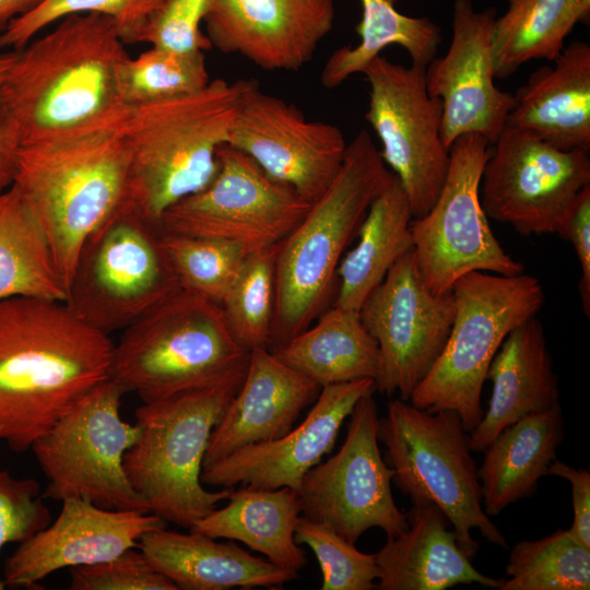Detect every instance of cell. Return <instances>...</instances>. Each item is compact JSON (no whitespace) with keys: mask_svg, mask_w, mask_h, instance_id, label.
I'll return each instance as SVG.
<instances>
[{"mask_svg":"<svg viewBox=\"0 0 590 590\" xmlns=\"http://www.w3.org/2000/svg\"><path fill=\"white\" fill-rule=\"evenodd\" d=\"M114 343L64 302L0 300V442L30 450L66 412L110 378Z\"/></svg>","mask_w":590,"mask_h":590,"instance_id":"6da1fadb","label":"cell"},{"mask_svg":"<svg viewBox=\"0 0 590 590\" xmlns=\"http://www.w3.org/2000/svg\"><path fill=\"white\" fill-rule=\"evenodd\" d=\"M115 21L72 14L16 50L0 84V105L22 142L123 118L117 71L129 55Z\"/></svg>","mask_w":590,"mask_h":590,"instance_id":"7a4b0ae2","label":"cell"},{"mask_svg":"<svg viewBox=\"0 0 590 590\" xmlns=\"http://www.w3.org/2000/svg\"><path fill=\"white\" fill-rule=\"evenodd\" d=\"M128 115L20 146L13 186L40 224L67 291L84 239L128 199Z\"/></svg>","mask_w":590,"mask_h":590,"instance_id":"3957f363","label":"cell"},{"mask_svg":"<svg viewBox=\"0 0 590 590\" xmlns=\"http://www.w3.org/2000/svg\"><path fill=\"white\" fill-rule=\"evenodd\" d=\"M392 175L369 132L361 130L347 144L333 182L278 244L270 351L320 316L334 287L342 253Z\"/></svg>","mask_w":590,"mask_h":590,"instance_id":"277c9868","label":"cell"},{"mask_svg":"<svg viewBox=\"0 0 590 590\" xmlns=\"http://www.w3.org/2000/svg\"><path fill=\"white\" fill-rule=\"evenodd\" d=\"M250 82L215 79L198 92L130 108L128 199L150 221L160 225L169 206L214 177L217 149Z\"/></svg>","mask_w":590,"mask_h":590,"instance_id":"5b68a950","label":"cell"},{"mask_svg":"<svg viewBox=\"0 0 590 590\" xmlns=\"http://www.w3.org/2000/svg\"><path fill=\"white\" fill-rule=\"evenodd\" d=\"M246 370L135 410L139 435L125 453V471L150 511L166 522L191 529L228 498L233 488L208 491L201 472L211 433Z\"/></svg>","mask_w":590,"mask_h":590,"instance_id":"8992f818","label":"cell"},{"mask_svg":"<svg viewBox=\"0 0 590 590\" xmlns=\"http://www.w3.org/2000/svg\"><path fill=\"white\" fill-rule=\"evenodd\" d=\"M249 355L221 305L180 290L123 329L110 378L149 403L244 371Z\"/></svg>","mask_w":590,"mask_h":590,"instance_id":"52a82bcc","label":"cell"},{"mask_svg":"<svg viewBox=\"0 0 590 590\" xmlns=\"http://www.w3.org/2000/svg\"><path fill=\"white\" fill-rule=\"evenodd\" d=\"M455 317L446 344L409 402L422 410L455 411L472 432L483 417L481 394L489 364L507 334L544 303L535 276L473 271L452 285Z\"/></svg>","mask_w":590,"mask_h":590,"instance_id":"ba28073f","label":"cell"},{"mask_svg":"<svg viewBox=\"0 0 590 590\" xmlns=\"http://www.w3.org/2000/svg\"><path fill=\"white\" fill-rule=\"evenodd\" d=\"M378 438L386 447L396 485L411 502L425 499L437 505L470 557L477 550L474 529L488 542L507 547L505 536L484 511L469 433L455 411L432 413L394 399L379 418Z\"/></svg>","mask_w":590,"mask_h":590,"instance_id":"9c48e42d","label":"cell"},{"mask_svg":"<svg viewBox=\"0 0 590 590\" xmlns=\"http://www.w3.org/2000/svg\"><path fill=\"white\" fill-rule=\"evenodd\" d=\"M178 291L161 226L127 199L84 239L66 304L109 334Z\"/></svg>","mask_w":590,"mask_h":590,"instance_id":"30bf717a","label":"cell"},{"mask_svg":"<svg viewBox=\"0 0 590 590\" xmlns=\"http://www.w3.org/2000/svg\"><path fill=\"white\" fill-rule=\"evenodd\" d=\"M123 393L108 378L33 444L31 450L48 482L44 498L79 497L106 509L151 512L123 467L125 453L139 435L138 426L120 416Z\"/></svg>","mask_w":590,"mask_h":590,"instance_id":"8fae6325","label":"cell"},{"mask_svg":"<svg viewBox=\"0 0 590 590\" xmlns=\"http://www.w3.org/2000/svg\"><path fill=\"white\" fill-rule=\"evenodd\" d=\"M491 145L479 134L459 137L449 149L448 173L435 203L411 221L416 263L436 294L450 292L458 279L473 271L524 272L494 236L481 204L480 186Z\"/></svg>","mask_w":590,"mask_h":590,"instance_id":"7c38bea8","label":"cell"},{"mask_svg":"<svg viewBox=\"0 0 590 590\" xmlns=\"http://www.w3.org/2000/svg\"><path fill=\"white\" fill-rule=\"evenodd\" d=\"M216 156L211 181L163 213V232L224 239L252 252L279 244L308 212L310 202L246 153L224 143Z\"/></svg>","mask_w":590,"mask_h":590,"instance_id":"4fadbf2b","label":"cell"},{"mask_svg":"<svg viewBox=\"0 0 590 590\" xmlns=\"http://www.w3.org/2000/svg\"><path fill=\"white\" fill-rule=\"evenodd\" d=\"M369 84L365 119L381 142L380 156L398 177L413 219L435 203L449 167L440 129L442 106L428 95L425 67H405L378 55L363 70Z\"/></svg>","mask_w":590,"mask_h":590,"instance_id":"5bb4252c","label":"cell"},{"mask_svg":"<svg viewBox=\"0 0 590 590\" xmlns=\"http://www.w3.org/2000/svg\"><path fill=\"white\" fill-rule=\"evenodd\" d=\"M491 146L480 186L487 217L526 236L558 234L590 185L589 152L559 150L508 123Z\"/></svg>","mask_w":590,"mask_h":590,"instance_id":"9a60e30c","label":"cell"},{"mask_svg":"<svg viewBox=\"0 0 590 590\" xmlns=\"http://www.w3.org/2000/svg\"><path fill=\"white\" fill-rule=\"evenodd\" d=\"M378 434V408L369 392L355 404L340 450L310 469L298 489L303 516L326 523L353 544L370 528L381 529L387 538L409 528L406 514L393 499L394 472L381 457Z\"/></svg>","mask_w":590,"mask_h":590,"instance_id":"2e32d148","label":"cell"},{"mask_svg":"<svg viewBox=\"0 0 590 590\" xmlns=\"http://www.w3.org/2000/svg\"><path fill=\"white\" fill-rule=\"evenodd\" d=\"M380 354L376 391L409 401L448 339L455 302L451 291L436 294L426 285L413 249L399 258L359 309Z\"/></svg>","mask_w":590,"mask_h":590,"instance_id":"e0dca14e","label":"cell"},{"mask_svg":"<svg viewBox=\"0 0 590 590\" xmlns=\"http://www.w3.org/2000/svg\"><path fill=\"white\" fill-rule=\"evenodd\" d=\"M227 144L310 203L338 176L347 146L339 127L307 119L295 105L262 92L252 79Z\"/></svg>","mask_w":590,"mask_h":590,"instance_id":"ac0fdd59","label":"cell"},{"mask_svg":"<svg viewBox=\"0 0 590 590\" xmlns=\"http://www.w3.org/2000/svg\"><path fill=\"white\" fill-rule=\"evenodd\" d=\"M496 10L479 12L471 0H455L447 52L425 68L426 90L442 106L441 140L449 150L464 134L493 144L515 106L514 94L495 85L491 36Z\"/></svg>","mask_w":590,"mask_h":590,"instance_id":"d6986e66","label":"cell"},{"mask_svg":"<svg viewBox=\"0 0 590 590\" xmlns=\"http://www.w3.org/2000/svg\"><path fill=\"white\" fill-rule=\"evenodd\" d=\"M58 518L21 542L3 568L5 587L36 588L50 574L111 559L140 538L165 528L154 514L102 508L79 497L63 499Z\"/></svg>","mask_w":590,"mask_h":590,"instance_id":"ffe728a7","label":"cell"},{"mask_svg":"<svg viewBox=\"0 0 590 590\" xmlns=\"http://www.w3.org/2000/svg\"><path fill=\"white\" fill-rule=\"evenodd\" d=\"M376 391L373 379L324 386L305 420L284 436L240 448L201 472L203 485L298 492L303 477L335 444L357 401Z\"/></svg>","mask_w":590,"mask_h":590,"instance_id":"44dd1931","label":"cell"},{"mask_svg":"<svg viewBox=\"0 0 590 590\" xmlns=\"http://www.w3.org/2000/svg\"><path fill=\"white\" fill-rule=\"evenodd\" d=\"M333 0H212L206 36L224 54L264 70L297 71L331 32Z\"/></svg>","mask_w":590,"mask_h":590,"instance_id":"7402d4cb","label":"cell"},{"mask_svg":"<svg viewBox=\"0 0 590 590\" xmlns=\"http://www.w3.org/2000/svg\"><path fill=\"white\" fill-rule=\"evenodd\" d=\"M320 389L271 351H250L243 384L211 433L202 470L240 448L284 436Z\"/></svg>","mask_w":590,"mask_h":590,"instance_id":"603a6c76","label":"cell"},{"mask_svg":"<svg viewBox=\"0 0 590 590\" xmlns=\"http://www.w3.org/2000/svg\"><path fill=\"white\" fill-rule=\"evenodd\" d=\"M408 530L375 553L380 590H445L457 585L479 583L499 588L504 579L480 573L461 546L449 520L434 503L412 502Z\"/></svg>","mask_w":590,"mask_h":590,"instance_id":"cb8c5ba5","label":"cell"},{"mask_svg":"<svg viewBox=\"0 0 590 590\" xmlns=\"http://www.w3.org/2000/svg\"><path fill=\"white\" fill-rule=\"evenodd\" d=\"M486 379L493 382V392L487 411L469 433L474 452H483L503 429L520 418L560 404L544 329L535 316L507 334Z\"/></svg>","mask_w":590,"mask_h":590,"instance_id":"d4e9b609","label":"cell"},{"mask_svg":"<svg viewBox=\"0 0 590 590\" xmlns=\"http://www.w3.org/2000/svg\"><path fill=\"white\" fill-rule=\"evenodd\" d=\"M531 73L506 123L564 151L590 150V46L573 42Z\"/></svg>","mask_w":590,"mask_h":590,"instance_id":"484cf974","label":"cell"},{"mask_svg":"<svg viewBox=\"0 0 590 590\" xmlns=\"http://www.w3.org/2000/svg\"><path fill=\"white\" fill-rule=\"evenodd\" d=\"M138 547L155 570L182 590L273 588L298 577V571L253 556L233 540L219 542L193 530H152L140 538Z\"/></svg>","mask_w":590,"mask_h":590,"instance_id":"4316f807","label":"cell"},{"mask_svg":"<svg viewBox=\"0 0 590 590\" xmlns=\"http://www.w3.org/2000/svg\"><path fill=\"white\" fill-rule=\"evenodd\" d=\"M564 437L560 404L527 415L503 429L483 451L479 469L482 504L497 516L510 504L533 495L556 459Z\"/></svg>","mask_w":590,"mask_h":590,"instance_id":"83f0119b","label":"cell"},{"mask_svg":"<svg viewBox=\"0 0 590 590\" xmlns=\"http://www.w3.org/2000/svg\"><path fill=\"white\" fill-rule=\"evenodd\" d=\"M228 504L215 508L190 530L214 539L239 541L276 566L294 571L307 563L294 533L302 514L297 491L243 486L232 489Z\"/></svg>","mask_w":590,"mask_h":590,"instance_id":"f1b7e54d","label":"cell"},{"mask_svg":"<svg viewBox=\"0 0 590 590\" xmlns=\"http://www.w3.org/2000/svg\"><path fill=\"white\" fill-rule=\"evenodd\" d=\"M271 353L320 388L359 379H376L380 354L359 311L334 306Z\"/></svg>","mask_w":590,"mask_h":590,"instance_id":"f546056e","label":"cell"},{"mask_svg":"<svg viewBox=\"0 0 590 590\" xmlns=\"http://www.w3.org/2000/svg\"><path fill=\"white\" fill-rule=\"evenodd\" d=\"M412 219L408 197L393 174L359 224L357 245L340 261L334 306L359 311L392 264L413 249Z\"/></svg>","mask_w":590,"mask_h":590,"instance_id":"4dcf8cb0","label":"cell"},{"mask_svg":"<svg viewBox=\"0 0 590 590\" xmlns=\"http://www.w3.org/2000/svg\"><path fill=\"white\" fill-rule=\"evenodd\" d=\"M17 296L66 303L68 291L40 224L12 185L0 194V300Z\"/></svg>","mask_w":590,"mask_h":590,"instance_id":"1f68e13d","label":"cell"},{"mask_svg":"<svg viewBox=\"0 0 590 590\" xmlns=\"http://www.w3.org/2000/svg\"><path fill=\"white\" fill-rule=\"evenodd\" d=\"M589 17L590 0H508L492 28L495 79L510 76L530 60L554 61L576 23Z\"/></svg>","mask_w":590,"mask_h":590,"instance_id":"d6a6232c","label":"cell"},{"mask_svg":"<svg viewBox=\"0 0 590 590\" xmlns=\"http://www.w3.org/2000/svg\"><path fill=\"white\" fill-rule=\"evenodd\" d=\"M359 1L363 14L355 30L361 40L330 55L320 75L326 88L338 87L351 75L362 73L390 45L404 48L415 66L426 68L436 57L441 32L432 20L404 15L389 0Z\"/></svg>","mask_w":590,"mask_h":590,"instance_id":"836d02e7","label":"cell"},{"mask_svg":"<svg viewBox=\"0 0 590 590\" xmlns=\"http://www.w3.org/2000/svg\"><path fill=\"white\" fill-rule=\"evenodd\" d=\"M499 590H589L590 550L568 530L514 545Z\"/></svg>","mask_w":590,"mask_h":590,"instance_id":"e575fe53","label":"cell"},{"mask_svg":"<svg viewBox=\"0 0 590 590\" xmlns=\"http://www.w3.org/2000/svg\"><path fill=\"white\" fill-rule=\"evenodd\" d=\"M210 81L203 51L151 47L135 58L128 56L121 61L117 92L121 104L133 108L198 92Z\"/></svg>","mask_w":590,"mask_h":590,"instance_id":"d590c367","label":"cell"},{"mask_svg":"<svg viewBox=\"0 0 590 590\" xmlns=\"http://www.w3.org/2000/svg\"><path fill=\"white\" fill-rule=\"evenodd\" d=\"M278 244L249 252L221 307L236 342L247 352L270 351Z\"/></svg>","mask_w":590,"mask_h":590,"instance_id":"8d00e7d4","label":"cell"},{"mask_svg":"<svg viewBox=\"0 0 590 590\" xmlns=\"http://www.w3.org/2000/svg\"><path fill=\"white\" fill-rule=\"evenodd\" d=\"M180 290L221 305L249 251L235 243L163 232Z\"/></svg>","mask_w":590,"mask_h":590,"instance_id":"74e56055","label":"cell"},{"mask_svg":"<svg viewBox=\"0 0 590 590\" xmlns=\"http://www.w3.org/2000/svg\"><path fill=\"white\" fill-rule=\"evenodd\" d=\"M154 0H42L0 33V50H20L47 26L72 14L99 13L111 17L126 44L137 42Z\"/></svg>","mask_w":590,"mask_h":590,"instance_id":"f35d334b","label":"cell"},{"mask_svg":"<svg viewBox=\"0 0 590 590\" xmlns=\"http://www.w3.org/2000/svg\"><path fill=\"white\" fill-rule=\"evenodd\" d=\"M294 538L315 553L322 573L321 590L375 588L379 574L375 554L358 551L331 527L300 516Z\"/></svg>","mask_w":590,"mask_h":590,"instance_id":"ab89813d","label":"cell"},{"mask_svg":"<svg viewBox=\"0 0 590 590\" xmlns=\"http://www.w3.org/2000/svg\"><path fill=\"white\" fill-rule=\"evenodd\" d=\"M212 0H154L135 43L181 52L212 47L200 24Z\"/></svg>","mask_w":590,"mask_h":590,"instance_id":"60d3db41","label":"cell"},{"mask_svg":"<svg viewBox=\"0 0 590 590\" xmlns=\"http://www.w3.org/2000/svg\"><path fill=\"white\" fill-rule=\"evenodd\" d=\"M70 577L71 590H178L135 547L105 562L72 567Z\"/></svg>","mask_w":590,"mask_h":590,"instance_id":"b9f144b4","label":"cell"},{"mask_svg":"<svg viewBox=\"0 0 590 590\" xmlns=\"http://www.w3.org/2000/svg\"><path fill=\"white\" fill-rule=\"evenodd\" d=\"M50 522L38 482L0 469V551L9 543L25 541ZM4 588L0 577V590Z\"/></svg>","mask_w":590,"mask_h":590,"instance_id":"7bdbcfd3","label":"cell"},{"mask_svg":"<svg viewBox=\"0 0 590 590\" xmlns=\"http://www.w3.org/2000/svg\"><path fill=\"white\" fill-rule=\"evenodd\" d=\"M558 236L574 247L581 268L579 293L587 316L590 315V185L578 194Z\"/></svg>","mask_w":590,"mask_h":590,"instance_id":"ee69618b","label":"cell"},{"mask_svg":"<svg viewBox=\"0 0 590 590\" xmlns=\"http://www.w3.org/2000/svg\"><path fill=\"white\" fill-rule=\"evenodd\" d=\"M546 474L566 479L571 485L574 521L568 531L585 547L590 550V473L554 460Z\"/></svg>","mask_w":590,"mask_h":590,"instance_id":"f6af8a7d","label":"cell"},{"mask_svg":"<svg viewBox=\"0 0 590 590\" xmlns=\"http://www.w3.org/2000/svg\"><path fill=\"white\" fill-rule=\"evenodd\" d=\"M21 144L15 123L0 105V194L14 182Z\"/></svg>","mask_w":590,"mask_h":590,"instance_id":"bcb514c9","label":"cell"},{"mask_svg":"<svg viewBox=\"0 0 590 590\" xmlns=\"http://www.w3.org/2000/svg\"><path fill=\"white\" fill-rule=\"evenodd\" d=\"M42 0H0V33L9 24L33 10Z\"/></svg>","mask_w":590,"mask_h":590,"instance_id":"7dc6e473","label":"cell"},{"mask_svg":"<svg viewBox=\"0 0 590 590\" xmlns=\"http://www.w3.org/2000/svg\"><path fill=\"white\" fill-rule=\"evenodd\" d=\"M16 50L0 52V84L15 59Z\"/></svg>","mask_w":590,"mask_h":590,"instance_id":"c3c4849f","label":"cell"},{"mask_svg":"<svg viewBox=\"0 0 590 590\" xmlns=\"http://www.w3.org/2000/svg\"><path fill=\"white\" fill-rule=\"evenodd\" d=\"M391 3L396 4L400 0H389Z\"/></svg>","mask_w":590,"mask_h":590,"instance_id":"681fc988","label":"cell"}]
</instances>
